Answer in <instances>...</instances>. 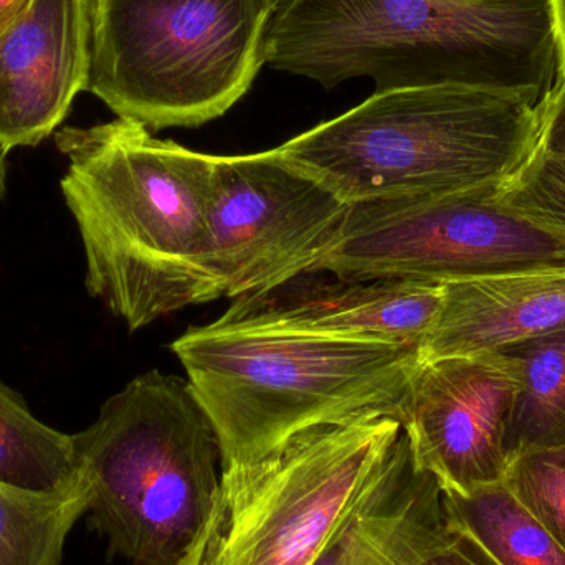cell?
Instances as JSON below:
<instances>
[{"label": "cell", "mask_w": 565, "mask_h": 565, "mask_svg": "<svg viewBox=\"0 0 565 565\" xmlns=\"http://www.w3.org/2000/svg\"><path fill=\"white\" fill-rule=\"evenodd\" d=\"M444 285L345 278L312 271L268 291L234 299L211 326L420 348L440 311Z\"/></svg>", "instance_id": "cell-11"}, {"label": "cell", "mask_w": 565, "mask_h": 565, "mask_svg": "<svg viewBox=\"0 0 565 565\" xmlns=\"http://www.w3.org/2000/svg\"><path fill=\"white\" fill-rule=\"evenodd\" d=\"M460 534V533H458ZM418 565H494L487 554L463 534L457 537L450 546L431 554Z\"/></svg>", "instance_id": "cell-22"}, {"label": "cell", "mask_w": 565, "mask_h": 565, "mask_svg": "<svg viewBox=\"0 0 565 565\" xmlns=\"http://www.w3.org/2000/svg\"><path fill=\"white\" fill-rule=\"evenodd\" d=\"M217 434L222 470L319 425H404L420 348L278 331L189 328L171 344Z\"/></svg>", "instance_id": "cell-3"}, {"label": "cell", "mask_w": 565, "mask_h": 565, "mask_svg": "<svg viewBox=\"0 0 565 565\" xmlns=\"http://www.w3.org/2000/svg\"><path fill=\"white\" fill-rule=\"evenodd\" d=\"M88 508L89 488L79 471L53 491L0 481V565H62L66 537Z\"/></svg>", "instance_id": "cell-17"}, {"label": "cell", "mask_w": 565, "mask_h": 565, "mask_svg": "<svg viewBox=\"0 0 565 565\" xmlns=\"http://www.w3.org/2000/svg\"><path fill=\"white\" fill-rule=\"evenodd\" d=\"M55 145L86 257V288L129 331L224 298L212 264L215 156L128 119L66 128Z\"/></svg>", "instance_id": "cell-1"}, {"label": "cell", "mask_w": 565, "mask_h": 565, "mask_svg": "<svg viewBox=\"0 0 565 565\" xmlns=\"http://www.w3.org/2000/svg\"><path fill=\"white\" fill-rule=\"evenodd\" d=\"M504 484L565 553V445L513 458Z\"/></svg>", "instance_id": "cell-19"}, {"label": "cell", "mask_w": 565, "mask_h": 565, "mask_svg": "<svg viewBox=\"0 0 565 565\" xmlns=\"http://www.w3.org/2000/svg\"><path fill=\"white\" fill-rule=\"evenodd\" d=\"M349 204L278 149L215 156L212 264L227 298L318 271L341 237Z\"/></svg>", "instance_id": "cell-9"}, {"label": "cell", "mask_w": 565, "mask_h": 565, "mask_svg": "<svg viewBox=\"0 0 565 565\" xmlns=\"http://www.w3.org/2000/svg\"><path fill=\"white\" fill-rule=\"evenodd\" d=\"M267 65L328 89L362 76L377 93L470 86L537 105L556 86L546 0H285Z\"/></svg>", "instance_id": "cell-2"}, {"label": "cell", "mask_w": 565, "mask_h": 565, "mask_svg": "<svg viewBox=\"0 0 565 565\" xmlns=\"http://www.w3.org/2000/svg\"><path fill=\"white\" fill-rule=\"evenodd\" d=\"M391 417L319 425L222 470L214 507L181 565H311L384 467Z\"/></svg>", "instance_id": "cell-7"}, {"label": "cell", "mask_w": 565, "mask_h": 565, "mask_svg": "<svg viewBox=\"0 0 565 565\" xmlns=\"http://www.w3.org/2000/svg\"><path fill=\"white\" fill-rule=\"evenodd\" d=\"M501 351L521 365V388L508 422V463L527 451L565 445V326Z\"/></svg>", "instance_id": "cell-16"}, {"label": "cell", "mask_w": 565, "mask_h": 565, "mask_svg": "<svg viewBox=\"0 0 565 565\" xmlns=\"http://www.w3.org/2000/svg\"><path fill=\"white\" fill-rule=\"evenodd\" d=\"M520 388V362L503 351L422 362L402 427L441 490L504 481V438Z\"/></svg>", "instance_id": "cell-10"}, {"label": "cell", "mask_w": 565, "mask_h": 565, "mask_svg": "<svg viewBox=\"0 0 565 565\" xmlns=\"http://www.w3.org/2000/svg\"><path fill=\"white\" fill-rule=\"evenodd\" d=\"M457 2H481V0H457Z\"/></svg>", "instance_id": "cell-27"}, {"label": "cell", "mask_w": 565, "mask_h": 565, "mask_svg": "<svg viewBox=\"0 0 565 565\" xmlns=\"http://www.w3.org/2000/svg\"><path fill=\"white\" fill-rule=\"evenodd\" d=\"M33 0H0V39L29 12Z\"/></svg>", "instance_id": "cell-24"}, {"label": "cell", "mask_w": 565, "mask_h": 565, "mask_svg": "<svg viewBox=\"0 0 565 565\" xmlns=\"http://www.w3.org/2000/svg\"><path fill=\"white\" fill-rule=\"evenodd\" d=\"M536 149L565 154V85L556 86L544 102Z\"/></svg>", "instance_id": "cell-21"}, {"label": "cell", "mask_w": 565, "mask_h": 565, "mask_svg": "<svg viewBox=\"0 0 565 565\" xmlns=\"http://www.w3.org/2000/svg\"><path fill=\"white\" fill-rule=\"evenodd\" d=\"M7 154L9 152L0 148V201H2L7 191Z\"/></svg>", "instance_id": "cell-25"}, {"label": "cell", "mask_w": 565, "mask_h": 565, "mask_svg": "<svg viewBox=\"0 0 565 565\" xmlns=\"http://www.w3.org/2000/svg\"><path fill=\"white\" fill-rule=\"evenodd\" d=\"M458 536L441 484L415 460L402 430L371 487L311 565H418Z\"/></svg>", "instance_id": "cell-13"}, {"label": "cell", "mask_w": 565, "mask_h": 565, "mask_svg": "<svg viewBox=\"0 0 565 565\" xmlns=\"http://www.w3.org/2000/svg\"><path fill=\"white\" fill-rule=\"evenodd\" d=\"M92 0H33L0 39V148H35L86 92Z\"/></svg>", "instance_id": "cell-12"}, {"label": "cell", "mask_w": 565, "mask_h": 565, "mask_svg": "<svg viewBox=\"0 0 565 565\" xmlns=\"http://www.w3.org/2000/svg\"><path fill=\"white\" fill-rule=\"evenodd\" d=\"M88 513L132 565H181L214 507L217 434L188 379L146 372L72 435Z\"/></svg>", "instance_id": "cell-5"}, {"label": "cell", "mask_w": 565, "mask_h": 565, "mask_svg": "<svg viewBox=\"0 0 565 565\" xmlns=\"http://www.w3.org/2000/svg\"><path fill=\"white\" fill-rule=\"evenodd\" d=\"M556 50V86L565 85V0H546ZM554 86V88H556Z\"/></svg>", "instance_id": "cell-23"}, {"label": "cell", "mask_w": 565, "mask_h": 565, "mask_svg": "<svg viewBox=\"0 0 565 565\" xmlns=\"http://www.w3.org/2000/svg\"><path fill=\"white\" fill-rule=\"evenodd\" d=\"M75 445L33 417L19 394L0 381V481L32 491H53L75 480Z\"/></svg>", "instance_id": "cell-18"}, {"label": "cell", "mask_w": 565, "mask_h": 565, "mask_svg": "<svg viewBox=\"0 0 565 565\" xmlns=\"http://www.w3.org/2000/svg\"><path fill=\"white\" fill-rule=\"evenodd\" d=\"M565 326V268L444 285L420 361L501 351Z\"/></svg>", "instance_id": "cell-14"}, {"label": "cell", "mask_w": 565, "mask_h": 565, "mask_svg": "<svg viewBox=\"0 0 565 565\" xmlns=\"http://www.w3.org/2000/svg\"><path fill=\"white\" fill-rule=\"evenodd\" d=\"M275 2V6H277V10H278V7L281 6L282 2H285V0H274Z\"/></svg>", "instance_id": "cell-26"}, {"label": "cell", "mask_w": 565, "mask_h": 565, "mask_svg": "<svg viewBox=\"0 0 565 565\" xmlns=\"http://www.w3.org/2000/svg\"><path fill=\"white\" fill-rule=\"evenodd\" d=\"M541 109L497 89H387L277 149L349 205L450 194L510 181L536 149Z\"/></svg>", "instance_id": "cell-4"}, {"label": "cell", "mask_w": 565, "mask_h": 565, "mask_svg": "<svg viewBox=\"0 0 565 565\" xmlns=\"http://www.w3.org/2000/svg\"><path fill=\"white\" fill-rule=\"evenodd\" d=\"M274 0H92L86 92L149 131L224 116L267 65Z\"/></svg>", "instance_id": "cell-6"}, {"label": "cell", "mask_w": 565, "mask_h": 565, "mask_svg": "<svg viewBox=\"0 0 565 565\" xmlns=\"http://www.w3.org/2000/svg\"><path fill=\"white\" fill-rule=\"evenodd\" d=\"M500 188L349 205L318 271L447 285L565 268V235L508 207Z\"/></svg>", "instance_id": "cell-8"}, {"label": "cell", "mask_w": 565, "mask_h": 565, "mask_svg": "<svg viewBox=\"0 0 565 565\" xmlns=\"http://www.w3.org/2000/svg\"><path fill=\"white\" fill-rule=\"evenodd\" d=\"M451 527L494 565H565L563 547L508 490L504 481L468 493L444 491Z\"/></svg>", "instance_id": "cell-15"}, {"label": "cell", "mask_w": 565, "mask_h": 565, "mask_svg": "<svg viewBox=\"0 0 565 565\" xmlns=\"http://www.w3.org/2000/svg\"><path fill=\"white\" fill-rule=\"evenodd\" d=\"M498 198L565 235V154L534 149L523 168L498 189Z\"/></svg>", "instance_id": "cell-20"}]
</instances>
